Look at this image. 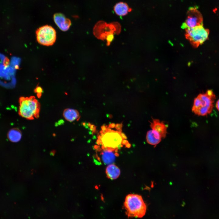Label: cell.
I'll list each match as a JSON object with an SVG mask.
<instances>
[{
    "label": "cell",
    "instance_id": "1",
    "mask_svg": "<svg viewBox=\"0 0 219 219\" xmlns=\"http://www.w3.org/2000/svg\"><path fill=\"white\" fill-rule=\"evenodd\" d=\"M215 96L212 90L200 94L194 101L192 111L195 114L204 116L210 114L214 107Z\"/></svg>",
    "mask_w": 219,
    "mask_h": 219
},
{
    "label": "cell",
    "instance_id": "2",
    "mask_svg": "<svg viewBox=\"0 0 219 219\" xmlns=\"http://www.w3.org/2000/svg\"><path fill=\"white\" fill-rule=\"evenodd\" d=\"M124 207L128 217L141 218L145 214L146 206L142 196L136 194H129L125 199Z\"/></svg>",
    "mask_w": 219,
    "mask_h": 219
},
{
    "label": "cell",
    "instance_id": "3",
    "mask_svg": "<svg viewBox=\"0 0 219 219\" xmlns=\"http://www.w3.org/2000/svg\"><path fill=\"white\" fill-rule=\"evenodd\" d=\"M19 103L18 112L21 116L28 120L39 117L40 104L34 96L20 97Z\"/></svg>",
    "mask_w": 219,
    "mask_h": 219
},
{
    "label": "cell",
    "instance_id": "4",
    "mask_svg": "<svg viewBox=\"0 0 219 219\" xmlns=\"http://www.w3.org/2000/svg\"><path fill=\"white\" fill-rule=\"evenodd\" d=\"M123 139L121 132L107 129L102 132L97 142L102 145V148L117 149L122 145Z\"/></svg>",
    "mask_w": 219,
    "mask_h": 219
},
{
    "label": "cell",
    "instance_id": "5",
    "mask_svg": "<svg viewBox=\"0 0 219 219\" xmlns=\"http://www.w3.org/2000/svg\"><path fill=\"white\" fill-rule=\"evenodd\" d=\"M185 29L186 38L195 47H198L208 38L209 30L204 28L203 25Z\"/></svg>",
    "mask_w": 219,
    "mask_h": 219
},
{
    "label": "cell",
    "instance_id": "6",
    "mask_svg": "<svg viewBox=\"0 0 219 219\" xmlns=\"http://www.w3.org/2000/svg\"><path fill=\"white\" fill-rule=\"evenodd\" d=\"M37 41L45 46H52L56 39V32L52 26L46 25L38 29L36 32Z\"/></svg>",
    "mask_w": 219,
    "mask_h": 219
},
{
    "label": "cell",
    "instance_id": "7",
    "mask_svg": "<svg viewBox=\"0 0 219 219\" xmlns=\"http://www.w3.org/2000/svg\"><path fill=\"white\" fill-rule=\"evenodd\" d=\"M203 25L202 15L196 7L189 8L186 20L182 26L183 29L193 28Z\"/></svg>",
    "mask_w": 219,
    "mask_h": 219
},
{
    "label": "cell",
    "instance_id": "8",
    "mask_svg": "<svg viewBox=\"0 0 219 219\" xmlns=\"http://www.w3.org/2000/svg\"><path fill=\"white\" fill-rule=\"evenodd\" d=\"M54 20L58 27L63 31L68 30L71 25V20L61 13L54 14Z\"/></svg>",
    "mask_w": 219,
    "mask_h": 219
},
{
    "label": "cell",
    "instance_id": "9",
    "mask_svg": "<svg viewBox=\"0 0 219 219\" xmlns=\"http://www.w3.org/2000/svg\"><path fill=\"white\" fill-rule=\"evenodd\" d=\"M103 150L101 153L103 162L106 164H110L115 161L117 153V149L102 148Z\"/></svg>",
    "mask_w": 219,
    "mask_h": 219
},
{
    "label": "cell",
    "instance_id": "10",
    "mask_svg": "<svg viewBox=\"0 0 219 219\" xmlns=\"http://www.w3.org/2000/svg\"><path fill=\"white\" fill-rule=\"evenodd\" d=\"M151 128L157 132L162 138H164L167 133V130L168 127L163 121H161L157 119H153L150 122Z\"/></svg>",
    "mask_w": 219,
    "mask_h": 219
},
{
    "label": "cell",
    "instance_id": "11",
    "mask_svg": "<svg viewBox=\"0 0 219 219\" xmlns=\"http://www.w3.org/2000/svg\"><path fill=\"white\" fill-rule=\"evenodd\" d=\"M162 138L159 134L155 130H149L147 133L146 139L149 144L156 145L161 141Z\"/></svg>",
    "mask_w": 219,
    "mask_h": 219
},
{
    "label": "cell",
    "instance_id": "12",
    "mask_svg": "<svg viewBox=\"0 0 219 219\" xmlns=\"http://www.w3.org/2000/svg\"><path fill=\"white\" fill-rule=\"evenodd\" d=\"M106 172L107 178L113 180L117 179L119 176L120 174V170L116 165L111 164L107 167Z\"/></svg>",
    "mask_w": 219,
    "mask_h": 219
},
{
    "label": "cell",
    "instance_id": "13",
    "mask_svg": "<svg viewBox=\"0 0 219 219\" xmlns=\"http://www.w3.org/2000/svg\"><path fill=\"white\" fill-rule=\"evenodd\" d=\"M63 115L66 120L70 122L78 120L80 117L78 111L76 109L71 108L65 109L64 111Z\"/></svg>",
    "mask_w": 219,
    "mask_h": 219
},
{
    "label": "cell",
    "instance_id": "14",
    "mask_svg": "<svg viewBox=\"0 0 219 219\" xmlns=\"http://www.w3.org/2000/svg\"><path fill=\"white\" fill-rule=\"evenodd\" d=\"M114 10L116 14L120 16H123L127 14L130 9L126 3L121 2L116 4Z\"/></svg>",
    "mask_w": 219,
    "mask_h": 219
},
{
    "label": "cell",
    "instance_id": "15",
    "mask_svg": "<svg viewBox=\"0 0 219 219\" xmlns=\"http://www.w3.org/2000/svg\"><path fill=\"white\" fill-rule=\"evenodd\" d=\"M7 137L9 140L13 142H17L20 141L22 137L21 131L17 128H13L8 132Z\"/></svg>",
    "mask_w": 219,
    "mask_h": 219
},
{
    "label": "cell",
    "instance_id": "16",
    "mask_svg": "<svg viewBox=\"0 0 219 219\" xmlns=\"http://www.w3.org/2000/svg\"><path fill=\"white\" fill-rule=\"evenodd\" d=\"M114 38L113 34L112 33H109L107 35L106 39L108 42L110 43L113 41Z\"/></svg>",
    "mask_w": 219,
    "mask_h": 219
},
{
    "label": "cell",
    "instance_id": "17",
    "mask_svg": "<svg viewBox=\"0 0 219 219\" xmlns=\"http://www.w3.org/2000/svg\"><path fill=\"white\" fill-rule=\"evenodd\" d=\"M3 64L5 68H6L9 66L10 64V60L7 57H5L3 62Z\"/></svg>",
    "mask_w": 219,
    "mask_h": 219
},
{
    "label": "cell",
    "instance_id": "18",
    "mask_svg": "<svg viewBox=\"0 0 219 219\" xmlns=\"http://www.w3.org/2000/svg\"><path fill=\"white\" fill-rule=\"evenodd\" d=\"M36 92L37 93V95L38 97L41 96V93L42 91V88L40 87H37L35 90Z\"/></svg>",
    "mask_w": 219,
    "mask_h": 219
},
{
    "label": "cell",
    "instance_id": "19",
    "mask_svg": "<svg viewBox=\"0 0 219 219\" xmlns=\"http://www.w3.org/2000/svg\"><path fill=\"white\" fill-rule=\"evenodd\" d=\"M115 127L116 129L118 130H120L122 127V125L120 124H117L115 125Z\"/></svg>",
    "mask_w": 219,
    "mask_h": 219
},
{
    "label": "cell",
    "instance_id": "20",
    "mask_svg": "<svg viewBox=\"0 0 219 219\" xmlns=\"http://www.w3.org/2000/svg\"><path fill=\"white\" fill-rule=\"evenodd\" d=\"M216 107L217 109L219 111V99L216 102Z\"/></svg>",
    "mask_w": 219,
    "mask_h": 219
},
{
    "label": "cell",
    "instance_id": "21",
    "mask_svg": "<svg viewBox=\"0 0 219 219\" xmlns=\"http://www.w3.org/2000/svg\"><path fill=\"white\" fill-rule=\"evenodd\" d=\"M110 125V127H112V128L115 127V125L114 124H111Z\"/></svg>",
    "mask_w": 219,
    "mask_h": 219
}]
</instances>
